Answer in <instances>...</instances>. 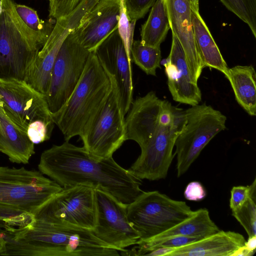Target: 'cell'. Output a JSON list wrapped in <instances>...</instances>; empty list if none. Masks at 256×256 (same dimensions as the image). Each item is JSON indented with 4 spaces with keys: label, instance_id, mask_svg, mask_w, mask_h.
Returning a JSON list of instances; mask_svg holds the SVG:
<instances>
[{
    "label": "cell",
    "instance_id": "ffe728a7",
    "mask_svg": "<svg viewBox=\"0 0 256 256\" xmlns=\"http://www.w3.org/2000/svg\"><path fill=\"white\" fill-rule=\"evenodd\" d=\"M70 34L51 32L47 40L28 67L24 80L44 96L46 93L52 69L60 48Z\"/></svg>",
    "mask_w": 256,
    "mask_h": 256
},
{
    "label": "cell",
    "instance_id": "d4e9b609",
    "mask_svg": "<svg viewBox=\"0 0 256 256\" xmlns=\"http://www.w3.org/2000/svg\"><path fill=\"white\" fill-rule=\"evenodd\" d=\"M132 60L146 74L156 76L160 68L162 54L160 47L143 44L140 40L133 41L131 48Z\"/></svg>",
    "mask_w": 256,
    "mask_h": 256
},
{
    "label": "cell",
    "instance_id": "3957f363",
    "mask_svg": "<svg viewBox=\"0 0 256 256\" xmlns=\"http://www.w3.org/2000/svg\"><path fill=\"white\" fill-rule=\"evenodd\" d=\"M4 256H118L119 251L98 238L90 230L34 220L12 232Z\"/></svg>",
    "mask_w": 256,
    "mask_h": 256
},
{
    "label": "cell",
    "instance_id": "60d3db41",
    "mask_svg": "<svg viewBox=\"0 0 256 256\" xmlns=\"http://www.w3.org/2000/svg\"><path fill=\"white\" fill-rule=\"evenodd\" d=\"M190 2H192V5L196 8L199 10V0H190Z\"/></svg>",
    "mask_w": 256,
    "mask_h": 256
},
{
    "label": "cell",
    "instance_id": "8992f818",
    "mask_svg": "<svg viewBox=\"0 0 256 256\" xmlns=\"http://www.w3.org/2000/svg\"><path fill=\"white\" fill-rule=\"evenodd\" d=\"M194 211L185 202L157 190L142 192L126 208L128 220L140 240L160 234L190 217Z\"/></svg>",
    "mask_w": 256,
    "mask_h": 256
},
{
    "label": "cell",
    "instance_id": "7402d4cb",
    "mask_svg": "<svg viewBox=\"0 0 256 256\" xmlns=\"http://www.w3.org/2000/svg\"><path fill=\"white\" fill-rule=\"evenodd\" d=\"M192 20L194 41L204 67L216 69L226 78L228 69L199 10L192 5Z\"/></svg>",
    "mask_w": 256,
    "mask_h": 256
},
{
    "label": "cell",
    "instance_id": "f35d334b",
    "mask_svg": "<svg viewBox=\"0 0 256 256\" xmlns=\"http://www.w3.org/2000/svg\"><path fill=\"white\" fill-rule=\"evenodd\" d=\"M254 252L246 249L244 246L237 250L232 256H252Z\"/></svg>",
    "mask_w": 256,
    "mask_h": 256
},
{
    "label": "cell",
    "instance_id": "1f68e13d",
    "mask_svg": "<svg viewBox=\"0 0 256 256\" xmlns=\"http://www.w3.org/2000/svg\"><path fill=\"white\" fill-rule=\"evenodd\" d=\"M156 0H123L129 18L137 20L144 18Z\"/></svg>",
    "mask_w": 256,
    "mask_h": 256
},
{
    "label": "cell",
    "instance_id": "d590c367",
    "mask_svg": "<svg viewBox=\"0 0 256 256\" xmlns=\"http://www.w3.org/2000/svg\"><path fill=\"white\" fill-rule=\"evenodd\" d=\"M184 196L186 199L190 201H200L206 197V192L200 182H192L186 186Z\"/></svg>",
    "mask_w": 256,
    "mask_h": 256
},
{
    "label": "cell",
    "instance_id": "74e56055",
    "mask_svg": "<svg viewBox=\"0 0 256 256\" xmlns=\"http://www.w3.org/2000/svg\"><path fill=\"white\" fill-rule=\"evenodd\" d=\"M244 246L248 250L255 253L256 249V236L248 237L246 241Z\"/></svg>",
    "mask_w": 256,
    "mask_h": 256
},
{
    "label": "cell",
    "instance_id": "f546056e",
    "mask_svg": "<svg viewBox=\"0 0 256 256\" xmlns=\"http://www.w3.org/2000/svg\"><path fill=\"white\" fill-rule=\"evenodd\" d=\"M136 20H130L121 0L118 30L124 43L129 62L132 63L131 48L134 41V27Z\"/></svg>",
    "mask_w": 256,
    "mask_h": 256
},
{
    "label": "cell",
    "instance_id": "e0dca14e",
    "mask_svg": "<svg viewBox=\"0 0 256 256\" xmlns=\"http://www.w3.org/2000/svg\"><path fill=\"white\" fill-rule=\"evenodd\" d=\"M170 28L179 40L193 81L198 83L204 68L194 41L190 0H166Z\"/></svg>",
    "mask_w": 256,
    "mask_h": 256
},
{
    "label": "cell",
    "instance_id": "8d00e7d4",
    "mask_svg": "<svg viewBox=\"0 0 256 256\" xmlns=\"http://www.w3.org/2000/svg\"><path fill=\"white\" fill-rule=\"evenodd\" d=\"M174 249L170 248H158L150 251L146 256H168Z\"/></svg>",
    "mask_w": 256,
    "mask_h": 256
},
{
    "label": "cell",
    "instance_id": "484cf974",
    "mask_svg": "<svg viewBox=\"0 0 256 256\" xmlns=\"http://www.w3.org/2000/svg\"><path fill=\"white\" fill-rule=\"evenodd\" d=\"M35 220L32 214L22 208L0 202V231L12 232L30 224Z\"/></svg>",
    "mask_w": 256,
    "mask_h": 256
},
{
    "label": "cell",
    "instance_id": "ab89813d",
    "mask_svg": "<svg viewBox=\"0 0 256 256\" xmlns=\"http://www.w3.org/2000/svg\"><path fill=\"white\" fill-rule=\"evenodd\" d=\"M6 248V242L0 236V255L2 256Z\"/></svg>",
    "mask_w": 256,
    "mask_h": 256
},
{
    "label": "cell",
    "instance_id": "2e32d148",
    "mask_svg": "<svg viewBox=\"0 0 256 256\" xmlns=\"http://www.w3.org/2000/svg\"><path fill=\"white\" fill-rule=\"evenodd\" d=\"M163 65L172 99L191 106L199 104L202 101L200 90L192 79L182 46L172 33L170 52Z\"/></svg>",
    "mask_w": 256,
    "mask_h": 256
},
{
    "label": "cell",
    "instance_id": "4dcf8cb0",
    "mask_svg": "<svg viewBox=\"0 0 256 256\" xmlns=\"http://www.w3.org/2000/svg\"><path fill=\"white\" fill-rule=\"evenodd\" d=\"M54 124L41 120H35L28 124L27 136L34 144L42 142L50 139Z\"/></svg>",
    "mask_w": 256,
    "mask_h": 256
},
{
    "label": "cell",
    "instance_id": "603a6c76",
    "mask_svg": "<svg viewBox=\"0 0 256 256\" xmlns=\"http://www.w3.org/2000/svg\"><path fill=\"white\" fill-rule=\"evenodd\" d=\"M230 82L238 104L250 116L256 115V74L252 66L229 68L226 78Z\"/></svg>",
    "mask_w": 256,
    "mask_h": 256
},
{
    "label": "cell",
    "instance_id": "d6986e66",
    "mask_svg": "<svg viewBox=\"0 0 256 256\" xmlns=\"http://www.w3.org/2000/svg\"><path fill=\"white\" fill-rule=\"evenodd\" d=\"M240 234L219 230L188 244L174 248L168 256H232L246 242Z\"/></svg>",
    "mask_w": 256,
    "mask_h": 256
},
{
    "label": "cell",
    "instance_id": "d6a6232c",
    "mask_svg": "<svg viewBox=\"0 0 256 256\" xmlns=\"http://www.w3.org/2000/svg\"><path fill=\"white\" fill-rule=\"evenodd\" d=\"M82 0H48L49 16L56 19L70 12Z\"/></svg>",
    "mask_w": 256,
    "mask_h": 256
},
{
    "label": "cell",
    "instance_id": "30bf717a",
    "mask_svg": "<svg viewBox=\"0 0 256 256\" xmlns=\"http://www.w3.org/2000/svg\"><path fill=\"white\" fill-rule=\"evenodd\" d=\"M34 216L36 220L92 230L96 223L94 188L84 186L62 188Z\"/></svg>",
    "mask_w": 256,
    "mask_h": 256
},
{
    "label": "cell",
    "instance_id": "9a60e30c",
    "mask_svg": "<svg viewBox=\"0 0 256 256\" xmlns=\"http://www.w3.org/2000/svg\"><path fill=\"white\" fill-rule=\"evenodd\" d=\"M121 0H100L80 20L74 32L90 52L118 28Z\"/></svg>",
    "mask_w": 256,
    "mask_h": 256
},
{
    "label": "cell",
    "instance_id": "7a4b0ae2",
    "mask_svg": "<svg viewBox=\"0 0 256 256\" xmlns=\"http://www.w3.org/2000/svg\"><path fill=\"white\" fill-rule=\"evenodd\" d=\"M38 168L62 188L84 186L100 189L126 204L143 192L142 180L112 157L96 158L83 146L66 141L44 151Z\"/></svg>",
    "mask_w": 256,
    "mask_h": 256
},
{
    "label": "cell",
    "instance_id": "5bb4252c",
    "mask_svg": "<svg viewBox=\"0 0 256 256\" xmlns=\"http://www.w3.org/2000/svg\"><path fill=\"white\" fill-rule=\"evenodd\" d=\"M106 74L114 80L124 114L133 101L132 63L116 29L94 51Z\"/></svg>",
    "mask_w": 256,
    "mask_h": 256
},
{
    "label": "cell",
    "instance_id": "5b68a950",
    "mask_svg": "<svg viewBox=\"0 0 256 256\" xmlns=\"http://www.w3.org/2000/svg\"><path fill=\"white\" fill-rule=\"evenodd\" d=\"M0 14V78L24 80L49 35L36 32L22 20L14 0H2Z\"/></svg>",
    "mask_w": 256,
    "mask_h": 256
},
{
    "label": "cell",
    "instance_id": "4316f807",
    "mask_svg": "<svg viewBox=\"0 0 256 256\" xmlns=\"http://www.w3.org/2000/svg\"><path fill=\"white\" fill-rule=\"evenodd\" d=\"M231 12L248 24L256 38V0H220Z\"/></svg>",
    "mask_w": 256,
    "mask_h": 256
},
{
    "label": "cell",
    "instance_id": "9c48e42d",
    "mask_svg": "<svg viewBox=\"0 0 256 256\" xmlns=\"http://www.w3.org/2000/svg\"><path fill=\"white\" fill-rule=\"evenodd\" d=\"M62 188L40 171L0 166V202L33 214Z\"/></svg>",
    "mask_w": 256,
    "mask_h": 256
},
{
    "label": "cell",
    "instance_id": "f1b7e54d",
    "mask_svg": "<svg viewBox=\"0 0 256 256\" xmlns=\"http://www.w3.org/2000/svg\"><path fill=\"white\" fill-rule=\"evenodd\" d=\"M14 8L22 20L30 28L38 32L50 34L54 25L52 26L51 22L47 24L40 20L36 10L26 5L16 2Z\"/></svg>",
    "mask_w": 256,
    "mask_h": 256
},
{
    "label": "cell",
    "instance_id": "e575fe53",
    "mask_svg": "<svg viewBox=\"0 0 256 256\" xmlns=\"http://www.w3.org/2000/svg\"><path fill=\"white\" fill-rule=\"evenodd\" d=\"M250 198V186H234L230 191V206L234 210L240 206Z\"/></svg>",
    "mask_w": 256,
    "mask_h": 256
},
{
    "label": "cell",
    "instance_id": "6da1fadb",
    "mask_svg": "<svg viewBox=\"0 0 256 256\" xmlns=\"http://www.w3.org/2000/svg\"><path fill=\"white\" fill-rule=\"evenodd\" d=\"M126 116V140L135 141L141 150L128 170L140 180L164 178L175 156L176 140L186 123V110L150 91L133 100Z\"/></svg>",
    "mask_w": 256,
    "mask_h": 256
},
{
    "label": "cell",
    "instance_id": "83f0119b",
    "mask_svg": "<svg viewBox=\"0 0 256 256\" xmlns=\"http://www.w3.org/2000/svg\"><path fill=\"white\" fill-rule=\"evenodd\" d=\"M232 212L248 237L256 236V200L248 198L240 206Z\"/></svg>",
    "mask_w": 256,
    "mask_h": 256
},
{
    "label": "cell",
    "instance_id": "277c9868",
    "mask_svg": "<svg viewBox=\"0 0 256 256\" xmlns=\"http://www.w3.org/2000/svg\"><path fill=\"white\" fill-rule=\"evenodd\" d=\"M111 81L94 52H90L81 78L62 109L52 114L65 141L80 136L108 97Z\"/></svg>",
    "mask_w": 256,
    "mask_h": 256
},
{
    "label": "cell",
    "instance_id": "4fadbf2b",
    "mask_svg": "<svg viewBox=\"0 0 256 256\" xmlns=\"http://www.w3.org/2000/svg\"><path fill=\"white\" fill-rule=\"evenodd\" d=\"M0 102L7 116L26 132L36 120L54 124L44 96L24 80L0 78Z\"/></svg>",
    "mask_w": 256,
    "mask_h": 256
},
{
    "label": "cell",
    "instance_id": "ac0fdd59",
    "mask_svg": "<svg viewBox=\"0 0 256 256\" xmlns=\"http://www.w3.org/2000/svg\"><path fill=\"white\" fill-rule=\"evenodd\" d=\"M220 230L210 218L206 208L194 211L190 217L172 228L150 238L139 240L138 246L122 252L124 256H140L145 250L164 240L176 236L204 238L218 232Z\"/></svg>",
    "mask_w": 256,
    "mask_h": 256
},
{
    "label": "cell",
    "instance_id": "cb8c5ba5",
    "mask_svg": "<svg viewBox=\"0 0 256 256\" xmlns=\"http://www.w3.org/2000/svg\"><path fill=\"white\" fill-rule=\"evenodd\" d=\"M170 29L166 0H156L148 16L142 26L141 42L147 46L160 47Z\"/></svg>",
    "mask_w": 256,
    "mask_h": 256
},
{
    "label": "cell",
    "instance_id": "7c38bea8",
    "mask_svg": "<svg viewBox=\"0 0 256 256\" xmlns=\"http://www.w3.org/2000/svg\"><path fill=\"white\" fill-rule=\"evenodd\" d=\"M94 192L96 223L92 230L94 234L120 252L136 244L140 236L128 220V204L102 190L94 188Z\"/></svg>",
    "mask_w": 256,
    "mask_h": 256
},
{
    "label": "cell",
    "instance_id": "44dd1931",
    "mask_svg": "<svg viewBox=\"0 0 256 256\" xmlns=\"http://www.w3.org/2000/svg\"><path fill=\"white\" fill-rule=\"evenodd\" d=\"M0 152L9 160L27 164L34 154V144L26 132L20 130L6 114L0 102Z\"/></svg>",
    "mask_w": 256,
    "mask_h": 256
},
{
    "label": "cell",
    "instance_id": "52a82bcc",
    "mask_svg": "<svg viewBox=\"0 0 256 256\" xmlns=\"http://www.w3.org/2000/svg\"><path fill=\"white\" fill-rule=\"evenodd\" d=\"M185 110L186 123L174 144L178 177L186 172L208 143L226 128V116L206 103Z\"/></svg>",
    "mask_w": 256,
    "mask_h": 256
},
{
    "label": "cell",
    "instance_id": "8fae6325",
    "mask_svg": "<svg viewBox=\"0 0 256 256\" xmlns=\"http://www.w3.org/2000/svg\"><path fill=\"white\" fill-rule=\"evenodd\" d=\"M90 52L72 31L62 42L55 60L44 96L52 114L64 106L78 84Z\"/></svg>",
    "mask_w": 256,
    "mask_h": 256
},
{
    "label": "cell",
    "instance_id": "836d02e7",
    "mask_svg": "<svg viewBox=\"0 0 256 256\" xmlns=\"http://www.w3.org/2000/svg\"><path fill=\"white\" fill-rule=\"evenodd\" d=\"M201 238L187 236H176L161 240L144 250L140 256H146L150 251L158 248H176L194 242Z\"/></svg>",
    "mask_w": 256,
    "mask_h": 256
},
{
    "label": "cell",
    "instance_id": "b9f144b4",
    "mask_svg": "<svg viewBox=\"0 0 256 256\" xmlns=\"http://www.w3.org/2000/svg\"><path fill=\"white\" fill-rule=\"evenodd\" d=\"M2 0H0V14L2 12Z\"/></svg>",
    "mask_w": 256,
    "mask_h": 256
},
{
    "label": "cell",
    "instance_id": "ba28073f",
    "mask_svg": "<svg viewBox=\"0 0 256 256\" xmlns=\"http://www.w3.org/2000/svg\"><path fill=\"white\" fill-rule=\"evenodd\" d=\"M108 77L112 85L111 91L90 124L80 136L83 147L98 158L112 157L126 140L125 116L121 108L118 88L114 79Z\"/></svg>",
    "mask_w": 256,
    "mask_h": 256
}]
</instances>
